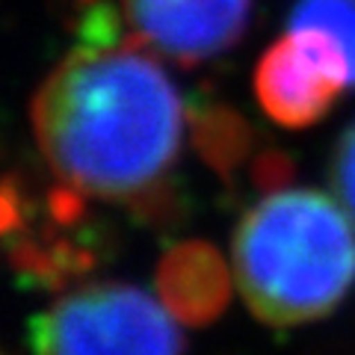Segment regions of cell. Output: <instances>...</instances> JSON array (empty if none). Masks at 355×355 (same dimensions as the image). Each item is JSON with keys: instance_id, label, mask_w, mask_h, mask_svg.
<instances>
[{"instance_id": "obj_1", "label": "cell", "mask_w": 355, "mask_h": 355, "mask_svg": "<svg viewBox=\"0 0 355 355\" xmlns=\"http://www.w3.org/2000/svg\"><path fill=\"white\" fill-rule=\"evenodd\" d=\"M33 125L65 184L101 198H137L175 166L184 104L172 77L148 53L116 44L110 12L95 9L86 44L44 80Z\"/></svg>"}, {"instance_id": "obj_2", "label": "cell", "mask_w": 355, "mask_h": 355, "mask_svg": "<svg viewBox=\"0 0 355 355\" xmlns=\"http://www.w3.org/2000/svg\"><path fill=\"white\" fill-rule=\"evenodd\" d=\"M234 282L270 326H302L331 314L355 284V231L340 202L317 190L261 198L234 237Z\"/></svg>"}, {"instance_id": "obj_3", "label": "cell", "mask_w": 355, "mask_h": 355, "mask_svg": "<svg viewBox=\"0 0 355 355\" xmlns=\"http://www.w3.org/2000/svg\"><path fill=\"white\" fill-rule=\"evenodd\" d=\"M33 355H181L172 308L130 284H95L30 320Z\"/></svg>"}, {"instance_id": "obj_4", "label": "cell", "mask_w": 355, "mask_h": 355, "mask_svg": "<svg viewBox=\"0 0 355 355\" xmlns=\"http://www.w3.org/2000/svg\"><path fill=\"white\" fill-rule=\"evenodd\" d=\"M349 80V62L329 33L291 27L258 62L254 92L263 113L284 128H308L323 119Z\"/></svg>"}, {"instance_id": "obj_5", "label": "cell", "mask_w": 355, "mask_h": 355, "mask_svg": "<svg viewBox=\"0 0 355 355\" xmlns=\"http://www.w3.org/2000/svg\"><path fill=\"white\" fill-rule=\"evenodd\" d=\"M133 30L181 62L225 53L249 24L252 0H125Z\"/></svg>"}, {"instance_id": "obj_6", "label": "cell", "mask_w": 355, "mask_h": 355, "mask_svg": "<svg viewBox=\"0 0 355 355\" xmlns=\"http://www.w3.org/2000/svg\"><path fill=\"white\" fill-rule=\"evenodd\" d=\"M160 296L172 308V314L184 317L187 323H207L228 302V275L214 249L205 243L178 246L163 261L160 272Z\"/></svg>"}, {"instance_id": "obj_7", "label": "cell", "mask_w": 355, "mask_h": 355, "mask_svg": "<svg viewBox=\"0 0 355 355\" xmlns=\"http://www.w3.org/2000/svg\"><path fill=\"white\" fill-rule=\"evenodd\" d=\"M291 27H317L329 33L349 62V80L355 86V0H296Z\"/></svg>"}, {"instance_id": "obj_8", "label": "cell", "mask_w": 355, "mask_h": 355, "mask_svg": "<svg viewBox=\"0 0 355 355\" xmlns=\"http://www.w3.org/2000/svg\"><path fill=\"white\" fill-rule=\"evenodd\" d=\"M331 187L343 210L355 219V125L340 137L331 157Z\"/></svg>"}]
</instances>
